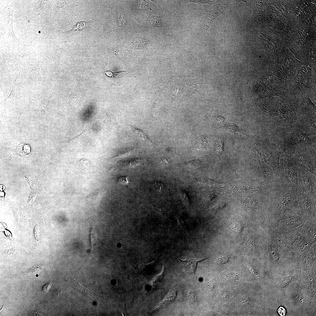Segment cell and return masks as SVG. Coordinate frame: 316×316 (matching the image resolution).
<instances>
[{
	"label": "cell",
	"instance_id": "16",
	"mask_svg": "<svg viewBox=\"0 0 316 316\" xmlns=\"http://www.w3.org/2000/svg\"><path fill=\"white\" fill-rule=\"evenodd\" d=\"M248 224L244 223L241 221L234 219H227L222 220L217 228L225 227L228 228L237 235H241L244 228Z\"/></svg>",
	"mask_w": 316,
	"mask_h": 316
},
{
	"label": "cell",
	"instance_id": "29",
	"mask_svg": "<svg viewBox=\"0 0 316 316\" xmlns=\"http://www.w3.org/2000/svg\"><path fill=\"white\" fill-rule=\"evenodd\" d=\"M226 204L225 202H219L210 209L209 210L212 212L218 211L224 208Z\"/></svg>",
	"mask_w": 316,
	"mask_h": 316
},
{
	"label": "cell",
	"instance_id": "4",
	"mask_svg": "<svg viewBox=\"0 0 316 316\" xmlns=\"http://www.w3.org/2000/svg\"><path fill=\"white\" fill-rule=\"evenodd\" d=\"M260 106L282 127L292 128L297 121L295 114L286 106L279 102H268L261 103Z\"/></svg>",
	"mask_w": 316,
	"mask_h": 316
},
{
	"label": "cell",
	"instance_id": "10",
	"mask_svg": "<svg viewBox=\"0 0 316 316\" xmlns=\"http://www.w3.org/2000/svg\"><path fill=\"white\" fill-rule=\"evenodd\" d=\"M297 193L298 215L303 220L316 221V204L300 188Z\"/></svg>",
	"mask_w": 316,
	"mask_h": 316
},
{
	"label": "cell",
	"instance_id": "24",
	"mask_svg": "<svg viewBox=\"0 0 316 316\" xmlns=\"http://www.w3.org/2000/svg\"><path fill=\"white\" fill-rule=\"evenodd\" d=\"M48 1H39L36 3L31 13V17L37 18L39 15L45 9Z\"/></svg>",
	"mask_w": 316,
	"mask_h": 316
},
{
	"label": "cell",
	"instance_id": "15",
	"mask_svg": "<svg viewBox=\"0 0 316 316\" xmlns=\"http://www.w3.org/2000/svg\"><path fill=\"white\" fill-rule=\"evenodd\" d=\"M298 118L296 122L298 125L297 128L308 134L316 136V115L308 118Z\"/></svg>",
	"mask_w": 316,
	"mask_h": 316
},
{
	"label": "cell",
	"instance_id": "12",
	"mask_svg": "<svg viewBox=\"0 0 316 316\" xmlns=\"http://www.w3.org/2000/svg\"><path fill=\"white\" fill-rule=\"evenodd\" d=\"M266 78L270 86L277 90L285 89L288 85L287 75L280 68L270 69L266 73Z\"/></svg>",
	"mask_w": 316,
	"mask_h": 316
},
{
	"label": "cell",
	"instance_id": "35",
	"mask_svg": "<svg viewBox=\"0 0 316 316\" xmlns=\"http://www.w3.org/2000/svg\"><path fill=\"white\" fill-rule=\"evenodd\" d=\"M229 260V257L228 256H222L217 259V263L218 265H223L227 263Z\"/></svg>",
	"mask_w": 316,
	"mask_h": 316
},
{
	"label": "cell",
	"instance_id": "32",
	"mask_svg": "<svg viewBox=\"0 0 316 316\" xmlns=\"http://www.w3.org/2000/svg\"><path fill=\"white\" fill-rule=\"evenodd\" d=\"M118 19L120 26L126 25H127V22L125 18L124 13L123 11L121 10L119 11Z\"/></svg>",
	"mask_w": 316,
	"mask_h": 316
},
{
	"label": "cell",
	"instance_id": "34",
	"mask_svg": "<svg viewBox=\"0 0 316 316\" xmlns=\"http://www.w3.org/2000/svg\"><path fill=\"white\" fill-rule=\"evenodd\" d=\"M115 179L118 183L123 185H126L129 182L126 176H118L115 178Z\"/></svg>",
	"mask_w": 316,
	"mask_h": 316
},
{
	"label": "cell",
	"instance_id": "31",
	"mask_svg": "<svg viewBox=\"0 0 316 316\" xmlns=\"http://www.w3.org/2000/svg\"><path fill=\"white\" fill-rule=\"evenodd\" d=\"M181 1L184 2V3L194 2L200 5L211 4L214 2V1H212L185 0Z\"/></svg>",
	"mask_w": 316,
	"mask_h": 316
},
{
	"label": "cell",
	"instance_id": "3",
	"mask_svg": "<svg viewBox=\"0 0 316 316\" xmlns=\"http://www.w3.org/2000/svg\"><path fill=\"white\" fill-rule=\"evenodd\" d=\"M284 140L283 151L293 153L302 147L316 146V136L308 134L298 128H279Z\"/></svg>",
	"mask_w": 316,
	"mask_h": 316
},
{
	"label": "cell",
	"instance_id": "25",
	"mask_svg": "<svg viewBox=\"0 0 316 316\" xmlns=\"http://www.w3.org/2000/svg\"><path fill=\"white\" fill-rule=\"evenodd\" d=\"M129 127L136 135L143 142L149 144H152L151 140L144 131L131 125L129 126Z\"/></svg>",
	"mask_w": 316,
	"mask_h": 316
},
{
	"label": "cell",
	"instance_id": "33",
	"mask_svg": "<svg viewBox=\"0 0 316 316\" xmlns=\"http://www.w3.org/2000/svg\"><path fill=\"white\" fill-rule=\"evenodd\" d=\"M200 161L198 160H194L190 161L185 164V165L191 168H195L200 164Z\"/></svg>",
	"mask_w": 316,
	"mask_h": 316
},
{
	"label": "cell",
	"instance_id": "27",
	"mask_svg": "<svg viewBox=\"0 0 316 316\" xmlns=\"http://www.w3.org/2000/svg\"><path fill=\"white\" fill-rule=\"evenodd\" d=\"M224 139L220 138L218 140L217 145L216 146L215 149L216 152L218 154H221L223 151V146Z\"/></svg>",
	"mask_w": 316,
	"mask_h": 316
},
{
	"label": "cell",
	"instance_id": "23",
	"mask_svg": "<svg viewBox=\"0 0 316 316\" xmlns=\"http://www.w3.org/2000/svg\"><path fill=\"white\" fill-rule=\"evenodd\" d=\"M95 18L92 19L89 21H84L78 22L77 23L74 25L73 28L67 32H62V33H76L79 32H80L83 30L87 29L90 27L91 23L92 22Z\"/></svg>",
	"mask_w": 316,
	"mask_h": 316
},
{
	"label": "cell",
	"instance_id": "13",
	"mask_svg": "<svg viewBox=\"0 0 316 316\" xmlns=\"http://www.w3.org/2000/svg\"><path fill=\"white\" fill-rule=\"evenodd\" d=\"M225 10V7L220 4L213 5L211 10L207 14L205 19L200 26L198 30V34L203 35L206 32L214 19Z\"/></svg>",
	"mask_w": 316,
	"mask_h": 316
},
{
	"label": "cell",
	"instance_id": "9",
	"mask_svg": "<svg viewBox=\"0 0 316 316\" xmlns=\"http://www.w3.org/2000/svg\"><path fill=\"white\" fill-rule=\"evenodd\" d=\"M298 181L299 188L301 189L316 204V175L300 165Z\"/></svg>",
	"mask_w": 316,
	"mask_h": 316
},
{
	"label": "cell",
	"instance_id": "40",
	"mask_svg": "<svg viewBox=\"0 0 316 316\" xmlns=\"http://www.w3.org/2000/svg\"><path fill=\"white\" fill-rule=\"evenodd\" d=\"M279 314L281 316H284L286 313L285 309L283 307H280L278 310Z\"/></svg>",
	"mask_w": 316,
	"mask_h": 316
},
{
	"label": "cell",
	"instance_id": "1",
	"mask_svg": "<svg viewBox=\"0 0 316 316\" xmlns=\"http://www.w3.org/2000/svg\"><path fill=\"white\" fill-rule=\"evenodd\" d=\"M297 189L281 183L274 184L265 205L264 215L273 230L281 220L298 214Z\"/></svg>",
	"mask_w": 316,
	"mask_h": 316
},
{
	"label": "cell",
	"instance_id": "11",
	"mask_svg": "<svg viewBox=\"0 0 316 316\" xmlns=\"http://www.w3.org/2000/svg\"><path fill=\"white\" fill-rule=\"evenodd\" d=\"M300 165L316 175V146L302 147L295 151Z\"/></svg>",
	"mask_w": 316,
	"mask_h": 316
},
{
	"label": "cell",
	"instance_id": "37",
	"mask_svg": "<svg viewBox=\"0 0 316 316\" xmlns=\"http://www.w3.org/2000/svg\"><path fill=\"white\" fill-rule=\"evenodd\" d=\"M227 129L228 130L233 133H235L236 132H241V130L233 124H230L227 127Z\"/></svg>",
	"mask_w": 316,
	"mask_h": 316
},
{
	"label": "cell",
	"instance_id": "14",
	"mask_svg": "<svg viewBox=\"0 0 316 316\" xmlns=\"http://www.w3.org/2000/svg\"><path fill=\"white\" fill-rule=\"evenodd\" d=\"M303 220L296 215L289 218L280 221L273 231H282L297 229L303 223Z\"/></svg>",
	"mask_w": 316,
	"mask_h": 316
},
{
	"label": "cell",
	"instance_id": "30",
	"mask_svg": "<svg viewBox=\"0 0 316 316\" xmlns=\"http://www.w3.org/2000/svg\"><path fill=\"white\" fill-rule=\"evenodd\" d=\"M152 188L155 190L161 191L164 189L163 183L160 181H154L152 184Z\"/></svg>",
	"mask_w": 316,
	"mask_h": 316
},
{
	"label": "cell",
	"instance_id": "5",
	"mask_svg": "<svg viewBox=\"0 0 316 316\" xmlns=\"http://www.w3.org/2000/svg\"><path fill=\"white\" fill-rule=\"evenodd\" d=\"M312 71L308 67L302 68L297 72L296 76L286 87L288 101L307 94L312 86Z\"/></svg>",
	"mask_w": 316,
	"mask_h": 316
},
{
	"label": "cell",
	"instance_id": "17",
	"mask_svg": "<svg viewBox=\"0 0 316 316\" xmlns=\"http://www.w3.org/2000/svg\"><path fill=\"white\" fill-rule=\"evenodd\" d=\"M316 221L303 220V223L297 228L298 230L308 238L316 241Z\"/></svg>",
	"mask_w": 316,
	"mask_h": 316
},
{
	"label": "cell",
	"instance_id": "26",
	"mask_svg": "<svg viewBox=\"0 0 316 316\" xmlns=\"http://www.w3.org/2000/svg\"><path fill=\"white\" fill-rule=\"evenodd\" d=\"M148 24L150 26L154 27H160L162 26V22L159 17L152 15L148 20Z\"/></svg>",
	"mask_w": 316,
	"mask_h": 316
},
{
	"label": "cell",
	"instance_id": "18",
	"mask_svg": "<svg viewBox=\"0 0 316 316\" xmlns=\"http://www.w3.org/2000/svg\"><path fill=\"white\" fill-rule=\"evenodd\" d=\"M176 256L185 271L188 273L194 274L196 273L198 263L209 258L195 259L187 257L184 260H182L180 259L177 255Z\"/></svg>",
	"mask_w": 316,
	"mask_h": 316
},
{
	"label": "cell",
	"instance_id": "22",
	"mask_svg": "<svg viewBox=\"0 0 316 316\" xmlns=\"http://www.w3.org/2000/svg\"><path fill=\"white\" fill-rule=\"evenodd\" d=\"M107 190H97L84 197L85 203L90 205L95 206L98 201Z\"/></svg>",
	"mask_w": 316,
	"mask_h": 316
},
{
	"label": "cell",
	"instance_id": "36",
	"mask_svg": "<svg viewBox=\"0 0 316 316\" xmlns=\"http://www.w3.org/2000/svg\"><path fill=\"white\" fill-rule=\"evenodd\" d=\"M181 193L183 198L186 203L188 205H190L191 204L190 200L188 195L187 194L186 192L183 190H182L181 191Z\"/></svg>",
	"mask_w": 316,
	"mask_h": 316
},
{
	"label": "cell",
	"instance_id": "6",
	"mask_svg": "<svg viewBox=\"0 0 316 316\" xmlns=\"http://www.w3.org/2000/svg\"><path fill=\"white\" fill-rule=\"evenodd\" d=\"M282 162L279 165L284 182L293 189L299 188L298 173L300 163L296 152L293 153L283 152Z\"/></svg>",
	"mask_w": 316,
	"mask_h": 316
},
{
	"label": "cell",
	"instance_id": "8",
	"mask_svg": "<svg viewBox=\"0 0 316 316\" xmlns=\"http://www.w3.org/2000/svg\"><path fill=\"white\" fill-rule=\"evenodd\" d=\"M289 106L297 118H308L316 115V106L307 94L288 101Z\"/></svg>",
	"mask_w": 316,
	"mask_h": 316
},
{
	"label": "cell",
	"instance_id": "38",
	"mask_svg": "<svg viewBox=\"0 0 316 316\" xmlns=\"http://www.w3.org/2000/svg\"><path fill=\"white\" fill-rule=\"evenodd\" d=\"M160 164L162 166L167 165L171 163V160L168 157H164L161 158L159 161Z\"/></svg>",
	"mask_w": 316,
	"mask_h": 316
},
{
	"label": "cell",
	"instance_id": "19",
	"mask_svg": "<svg viewBox=\"0 0 316 316\" xmlns=\"http://www.w3.org/2000/svg\"><path fill=\"white\" fill-rule=\"evenodd\" d=\"M87 135V129H85L82 133L78 136L71 139L65 140L62 143L72 147L86 146L88 144L89 142Z\"/></svg>",
	"mask_w": 316,
	"mask_h": 316
},
{
	"label": "cell",
	"instance_id": "42",
	"mask_svg": "<svg viewBox=\"0 0 316 316\" xmlns=\"http://www.w3.org/2000/svg\"><path fill=\"white\" fill-rule=\"evenodd\" d=\"M125 74L123 71L116 72L113 73V76L114 78H119L123 75Z\"/></svg>",
	"mask_w": 316,
	"mask_h": 316
},
{
	"label": "cell",
	"instance_id": "2",
	"mask_svg": "<svg viewBox=\"0 0 316 316\" xmlns=\"http://www.w3.org/2000/svg\"><path fill=\"white\" fill-rule=\"evenodd\" d=\"M255 146L252 153V163L259 181L264 185L284 183L279 167L283 147L267 138Z\"/></svg>",
	"mask_w": 316,
	"mask_h": 316
},
{
	"label": "cell",
	"instance_id": "41",
	"mask_svg": "<svg viewBox=\"0 0 316 316\" xmlns=\"http://www.w3.org/2000/svg\"><path fill=\"white\" fill-rule=\"evenodd\" d=\"M228 293L227 291L224 290H221L219 292V295L221 298H224L227 296Z\"/></svg>",
	"mask_w": 316,
	"mask_h": 316
},
{
	"label": "cell",
	"instance_id": "21",
	"mask_svg": "<svg viewBox=\"0 0 316 316\" xmlns=\"http://www.w3.org/2000/svg\"><path fill=\"white\" fill-rule=\"evenodd\" d=\"M177 296V292L173 290L169 292L165 298L153 310L152 313H154L159 310L169 307L175 300Z\"/></svg>",
	"mask_w": 316,
	"mask_h": 316
},
{
	"label": "cell",
	"instance_id": "20",
	"mask_svg": "<svg viewBox=\"0 0 316 316\" xmlns=\"http://www.w3.org/2000/svg\"><path fill=\"white\" fill-rule=\"evenodd\" d=\"M256 90L258 95V99L266 97H271L274 96L280 97L272 89L260 81L257 82Z\"/></svg>",
	"mask_w": 316,
	"mask_h": 316
},
{
	"label": "cell",
	"instance_id": "7",
	"mask_svg": "<svg viewBox=\"0 0 316 316\" xmlns=\"http://www.w3.org/2000/svg\"><path fill=\"white\" fill-rule=\"evenodd\" d=\"M273 232L283 240L293 252H300L306 251L316 242L308 238L297 228L282 231H273Z\"/></svg>",
	"mask_w": 316,
	"mask_h": 316
},
{
	"label": "cell",
	"instance_id": "39",
	"mask_svg": "<svg viewBox=\"0 0 316 316\" xmlns=\"http://www.w3.org/2000/svg\"><path fill=\"white\" fill-rule=\"evenodd\" d=\"M51 283L50 282L45 284L42 288V292L44 293H46L48 292L51 287Z\"/></svg>",
	"mask_w": 316,
	"mask_h": 316
},
{
	"label": "cell",
	"instance_id": "28",
	"mask_svg": "<svg viewBox=\"0 0 316 316\" xmlns=\"http://www.w3.org/2000/svg\"><path fill=\"white\" fill-rule=\"evenodd\" d=\"M225 277L228 281L232 282L237 281L239 279L237 274L233 272L229 273Z\"/></svg>",
	"mask_w": 316,
	"mask_h": 316
}]
</instances>
